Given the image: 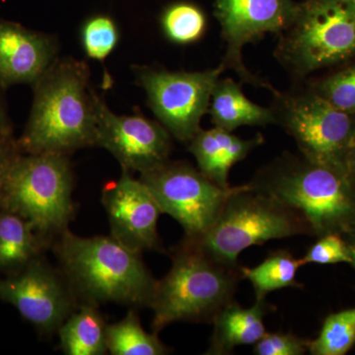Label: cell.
<instances>
[{"label":"cell","instance_id":"1","mask_svg":"<svg viewBox=\"0 0 355 355\" xmlns=\"http://www.w3.org/2000/svg\"><path fill=\"white\" fill-rule=\"evenodd\" d=\"M87 64L57 58L34 83L29 120L18 140L25 154H69L96 146L95 91Z\"/></svg>","mask_w":355,"mask_h":355},{"label":"cell","instance_id":"2","mask_svg":"<svg viewBox=\"0 0 355 355\" xmlns=\"http://www.w3.org/2000/svg\"><path fill=\"white\" fill-rule=\"evenodd\" d=\"M249 184L297 212L311 236L355 229V182L343 170L286 153L261 168Z\"/></svg>","mask_w":355,"mask_h":355},{"label":"cell","instance_id":"3","mask_svg":"<svg viewBox=\"0 0 355 355\" xmlns=\"http://www.w3.org/2000/svg\"><path fill=\"white\" fill-rule=\"evenodd\" d=\"M55 253L60 272L77 300L149 307L157 280L146 268L141 254L128 249L112 236L84 238L69 229L58 236Z\"/></svg>","mask_w":355,"mask_h":355},{"label":"cell","instance_id":"4","mask_svg":"<svg viewBox=\"0 0 355 355\" xmlns=\"http://www.w3.org/2000/svg\"><path fill=\"white\" fill-rule=\"evenodd\" d=\"M169 272L157 280L153 301V333L176 322L212 323L233 301L243 279L241 268L210 256L184 238L172 256Z\"/></svg>","mask_w":355,"mask_h":355},{"label":"cell","instance_id":"5","mask_svg":"<svg viewBox=\"0 0 355 355\" xmlns=\"http://www.w3.org/2000/svg\"><path fill=\"white\" fill-rule=\"evenodd\" d=\"M72 191L69 155L22 153L0 191V209L23 217L39 234L53 241L73 219Z\"/></svg>","mask_w":355,"mask_h":355},{"label":"cell","instance_id":"6","mask_svg":"<svg viewBox=\"0 0 355 355\" xmlns=\"http://www.w3.org/2000/svg\"><path fill=\"white\" fill-rule=\"evenodd\" d=\"M275 57L292 76L306 77L355 58V6L347 0H306L280 34Z\"/></svg>","mask_w":355,"mask_h":355},{"label":"cell","instance_id":"7","mask_svg":"<svg viewBox=\"0 0 355 355\" xmlns=\"http://www.w3.org/2000/svg\"><path fill=\"white\" fill-rule=\"evenodd\" d=\"M303 234L310 230L297 212L246 184L238 186L205 234L189 240L216 260L238 266V257L248 248Z\"/></svg>","mask_w":355,"mask_h":355},{"label":"cell","instance_id":"8","mask_svg":"<svg viewBox=\"0 0 355 355\" xmlns=\"http://www.w3.org/2000/svg\"><path fill=\"white\" fill-rule=\"evenodd\" d=\"M273 95L275 123L294 139L299 153L318 164L345 171L355 116L336 109L308 87Z\"/></svg>","mask_w":355,"mask_h":355},{"label":"cell","instance_id":"9","mask_svg":"<svg viewBox=\"0 0 355 355\" xmlns=\"http://www.w3.org/2000/svg\"><path fill=\"white\" fill-rule=\"evenodd\" d=\"M139 180L153 193L162 214L176 219L191 240L198 239L214 225L229 197L238 189L221 188L182 161L167 160L141 173Z\"/></svg>","mask_w":355,"mask_h":355},{"label":"cell","instance_id":"10","mask_svg":"<svg viewBox=\"0 0 355 355\" xmlns=\"http://www.w3.org/2000/svg\"><path fill=\"white\" fill-rule=\"evenodd\" d=\"M224 70L221 64L197 72L135 67L137 83L146 90L149 107L161 125L184 142L200 130V121L209 112L212 91Z\"/></svg>","mask_w":355,"mask_h":355},{"label":"cell","instance_id":"11","mask_svg":"<svg viewBox=\"0 0 355 355\" xmlns=\"http://www.w3.org/2000/svg\"><path fill=\"white\" fill-rule=\"evenodd\" d=\"M299 3L292 0H216L214 14L225 42L224 69L237 72L243 83L277 92L245 67L242 50L246 44L261 39L266 33L282 34L293 22Z\"/></svg>","mask_w":355,"mask_h":355},{"label":"cell","instance_id":"12","mask_svg":"<svg viewBox=\"0 0 355 355\" xmlns=\"http://www.w3.org/2000/svg\"><path fill=\"white\" fill-rule=\"evenodd\" d=\"M0 300L12 305L44 334L58 331L77 308V298L62 272L42 260L0 277Z\"/></svg>","mask_w":355,"mask_h":355},{"label":"cell","instance_id":"13","mask_svg":"<svg viewBox=\"0 0 355 355\" xmlns=\"http://www.w3.org/2000/svg\"><path fill=\"white\" fill-rule=\"evenodd\" d=\"M96 146L107 149L123 169L144 173L169 160L171 135L144 116H118L95 92Z\"/></svg>","mask_w":355,"mask_h":355},{"label":"cell","instance_id":"14","mask_svg":"<svg viewBox=\"0 0 355 355\" xmlns=\"http://www.w3.org/2000/svg\"><path fill=\"white\" fill-rule=\"evenodd\" d=\"M102 203L108 214L111 236L116 241L140 254L161 251L157 225L162 210L144 182L123 169L120 179L103 189Z\"/></svg>","mask_w":355,"mask_h":355},{"label":"cell","instance_id":"15","mask_svg":"<svg viewBox=\"0 0 355 355\" xmlns=\"http://www.w3.org/2000/svg\"><path fill=\"white\" fill-rule=\"evenodd\" d=\"M55 38L0 19V85L34 83L57 60Z\"/></svg>","mask_w":355,"mask_h":355},{"label":"cell","instance_id":"16","mask_svg":"<svg viewBox=\"0 0 355 355\" xmlns=\"http://www.w3.org/2000/svg\"><path fill=\"white\" fill-rule=\"evenodd\" d=\"M189 142V150L195 156L198 170L217 186L228 189L231 168L263 144V137L258 135L243 139L232 132L214 127L207 130L200 128Z\"/></svg>","mask_w":355,"mask_h":355},{"label":"cell","instance_id":"17","mask_svg":"<svg viewBox=\"0 0 355 355\" xmlns=\"http://www.w3.org/2000/svg\"><path fill=\"white\" fill-rule=\"evenodd\" d=\"M265 299H256L250 308L231 301L214 318V329L207 354H229L240 345H254L266 334L263 319L270 312Z\"/></svg>","mask_w":355,"mask_h":355},{"label":"cell","instance_id":"18","mask_svg":"<svg viewBox=\"0 0 355 355\" xmlns=\"http://www.w3.org/2000/svg\"><path fill=\"white\" fill-rule=\"evenodd\" d=\"M214 127L233 132L243 125L265 127L275 123L272 108H266L250 101L241 85L232 78L217 80L209 107Z\"/></svg>","mask_w":355,"mask_h":355},{"label":"cell","instance_id":"19","mask_svg":"<svg viewBox=\"0 0 355 355\" xmlns=\"http://www.w3.org/2000/svg\"><path fill=\"white\" fill-rule=\"evenodd\" d=\"M51 242L23 217L0 209V272H19L40 258Z\"/></svg>","mask_w":355,"mask_h":355},{"label":"cell","instance_id":"20","mask_svg":"<svg viewBox=\"0 0 355 355\" xmlns=\"http://www.w3.org/2000/svg\"><path fill=\"white\" fill-rule=\"evenodd\" d=\"M107 324L97 306L83 303L58 329L60 345L67 355H102L108 352Z\"/></svg>","mask_w":355,"mask_h":355},{"label":"cell","instance_id":"21","mask_svg":"<svg viewBox=\"0 0 355 355\" xmlns=\"http://www.w3.org/2000/svg\"><path fill=\"white\" fill-rule=\"evenodd\" d=\"M107 347L113 355H164L169 349L156 334H148L142 328L135 310L118 323L107 324Z\"/></svg>","mask_w":355,"mask_h":355},{"label":"cell","instance_id":"22","mask_svg":"<svg viewBox=\"0 0 355 355\" xmlns=\"http://www.w3.org/2000/svg\"><path fill=\"white\" fill-rule=\"evenodd\" d=\"M303 266L301 259L287 251L275 252L254 268H241L243 279L251 282L256 299H265L270 292L284 287L300 286L296 273Z\"/></svg>","mask_w":355,"mask_h":355},{"label":"cell","instance_id":"23","mask_svg":"<svg viewBox=\"0 0 355 355\" xmlns=\"http://www.w3.org/2000/svg\"><path fill=\"white\" fill-rule=\"evenodd\" d=\"M355 345V307L329 315L319 336L308 342L313 355H345Z\"/></svg>","mask_w":355,"mask_h":355},{"label":"cell","instance_id":"24","mask_svg":"<svg viewBox=\"0 0 355 355\" xmlns=\"http://www.w3.org/2000/svg\"><path fill=\"white\" fill-rule=\"evenodd\" d=\"M307 87L336 109L355 116V58L312 81Z\"/></svg>","mask_w":355,"mask_h":355},{"label":"cell","instance_id":"25","mask_svg":"<svg viewBox=\"0 0 355 355\" xmlns=\"http://www.w3.org/2000/svg\"><path fill=\"white\" fill-rule=\"evenodd\" d=\"M163 31L170 41L191 44L198 41L207 30V17L200 7L179 2L168 7L161 17Z\"/></svg>","mask_w":355,"mask_h":355},{"label":"cell","instance_id":"26","mask_svg":"<svg viewBox=\"0 0 355 355\" xmlns=\"http://www.w3.org/2000/svg\"><path fill=\"white\" fill-rule=\"evenodd\" d=\"M120 39L118 27L112 18L99 15L86 21L81 31L84 51L92 60H104L111 55Z\"/></svg>","mask_w":355,"mask_h":355},{"label":"cell","instance_id":"27","mask_svg":"<svg viewBox=\"0 0 355 355\" xmlns=\"http://www.w3.org/2000/svg\"><path fill=\"white\" fill-rule=\"evenodd\" d=\"M301 261L303 266L309 263L335 265L340 263L350 265L352 263L347 242L340 234H327L318 238V241L308 249Z\"/></svg>","mask_w":355,"mask_h":355},{"label":"cell","instance_id":"28","mask_svg":"<svg viewBox=\"0 0 355 355\" xmlns=\"http://www.w3.org/2000/svg\"><path fill=\"white\" fill-rule=\"evenodd\" d=\"M308 342L293 334L266 333L254 343L257 355H302L308 352Z\"/></svg>","mask_w":355,"mask_h":355},{"label":"cell","instance_id":"29","mask_svg":"<svg viewBox=\"0 0 355 355\" xmlns=\"http://www.w3.org/2000/svg\"><path fill=\"white\" fill-rule=\"evenodd\" d=\"M22 153L12 132L0 135V191L13 163Z\"/></svg>","mask_w":355,"mask_h":355},{"label":"cell","instance_id":"30","mask_svg":"<svg viewBox=\"0 0 355 355\" xmlns=\"http://www.w3.org/2000/svg\"><path fill=\"white\" fill-rule=\"evenodd\" d=\"M4 91H6V89L2 88L0 85V135L12 132V127H11L8 114H7L6 99H4L3 95Z\"/></svg>","mask_w":355,"mask_h":355},{"label":"cell","instance_id":"31","mask_svg":"<svg viewBox=\"0 0 355 355\" xmlns=\"http://www.w3.org/2000/svg\"><path fill=\"white\" fill-rule=\"evenodd\" d=\"M345 172L355 182V130L352 135L345 163Z\"/></svg>","mask_w":355,"mask_h":355},{"label":"cell","instance_id":"32","mask_svg":"<svg viewBox=\"0 0 355 355\" xmlns=\"http://www.w3.org/2000/svg\"><path fill=\"white\" fill-rule=\"evenodd\" d=\"M343 236L345 238V242H347V248H349V256L350 259H352L350 265L355 268V229L345 233Z\"/></svg>","mask_w":355,"mask_h":355},{"label":"cell","instance_id":"33","mask_svg":"<svg viewBox=\"0 0 355 355\" xmlns=\"http://www.w3.org/2000/svg\"><path fill=\"white\" fill-rule=\"evenodd\" d=\"M347 1L352 2V3L355 6V0H347Z\"/></svg>","mask_w":355,"mask_h":355}]
</instances>
